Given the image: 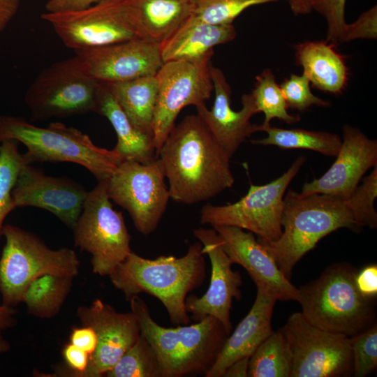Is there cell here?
<instances>
[{
    "label": "cell",
    "instance_id": "obj_31",
    "mask_svg": "<svg viewBox=\"0 0 377 377\" xmlns=\"http://www.w3.org/2000/svg\"><path fill=\"white\" fill-rule=\"evenodd\" d=\"M250 94L258 113L263 112L265 114L264 121L260 125V131L269 126L272 119L277 118L289 124L300 120V115L288 112V104L271 69L266 68L256 77L254 88Z\"/></svg>",
    "mask_w": 377,
    "mask_h": 377
},
{
    "label": "cell",
    "instance_id": "obj_47",
    "mask_svg": "<svg viewBox=\"0 0 377 377\" xmlns=\"http://www.w3.org/2000/svg\"><path fill=\"white\" fill-rule=\"evenodd\" d=\"M292 13L295 15H306L312 11L311 0H286Z\"/></svg>",
    "mask_w": 377,
    "mask_h": 377
},
{
    "label": "cell",
    "instance_id": "obj_14",
    "mask_svg": "<svg viewBox=\"0 0 377 377\" xmlns=\"http://www.w3.org/2000/svg\"><path fill=\"white\" fill-rule=\"evenodd\" d=\"M211 64V59L170 61L164 62L157 71L158 95L152 125L156 154L180 111L188 105L205 103L210 98L214 91Z\"/></svg>",
    "mask_w": 377,
    "mask_h": 377
},
{
    "label": "cell",
    "instance_id": "obj_19",
    "mask_svg": "<svg viewBox=\"0 0 377 377\" xmlns=\"http://www.w3.org/2000/svg\"><path fill=\"white\" fill-rule=\"evenodd\" d=\"M336 160L318 179L305 183L301 196L325 194L347 200L355 191L365 172L377 165V142L357 128L345 125Z\"/></svg>",
    "mask_w": 377,
    "mask_h": 377
},
{
    "label": "cell",
    "instance_id": "obj_45",
    "mask_svg": "<svg viewBox=\"0 0 377 377\" xmlns=\"http://www.w3.org/2000/svg\"><path fill=\"white\" fill-rule=\"evenodd\" d=\"M250 357H246L236 360L226 370L223 376L225 377H246L249 373Z\"/></svg>",
    "mask_w": 377,
    "mask_h": 377
},
{
    "label": "cell",
    "instance_id": "obj_44",
    "mask_svg": "<svg viewBox=\"0 0 377 377\" xmlns=\"http://www.w3.org/2000/svg\"><path fill=\"white\" fill-rule=\"evenodd\" d=\"M20 0H0V32L3 31L17 13Z\"/></svg>",
    "mask_w": 377,
    "mask_h": 377
},
{
    "label": "cell",
    "instance_id": "obj_2",
    "mask_svg": "<svg viewBox=\"0 0 377 377\" xmlns=\"http://www.w3.org/2000/svg\"><path fill=\"white\" fill-rule=\"evenodd\" d=\"M201 243L191 244L181 257L161 256L155 259L131 253L109 275L114 287L128 301L145 293L165 306L174 324L190 322L185 302L189 292L200 287L206 277V264Z\"/></svg>",
    "mask_w": 377,
    "mask_h": 377
},
{
    "label": "cell",
    "instance_id": "obj_5",
    "mask_svg": "<svg viewBox=\"0 0 377 377\" xmlns=\"http://www.w3.org/2000/svg\"><path fill=\"white\" fill-rule=\"evenodd\" d=\"M357 272L348 263H334L318 278L300 286L297 302L304 319L320 329L348 337L376 323V299L359 292Z\"/></svg>",
    "mask_w": 377,
    "mask_h": 377
},
{
    "label": "cell",
    "instance_id": "obj_23",
    "mask_svg": "<svg viewBox=\"0 0 377 377\" xmlns=\"http://www.w3.org/2000/svg\"><path fill=\"white\" fill-rule=\"evenodd\" d=\"M237 35L232 24H212L188 17L160 43L163 62L199 61L211 59L216 45L232 40Z\"/></svg>",
    "mask_w": 377,
    "mask_h": 377
},
{
    "label": "cell",
    "instance_id": "obj_6",
    "mask_svg": "<svg viewBox=\"0 0 377 377\" xmlns=\"http://www.w3.org/2000/svg\"><path fill=\"white\" fill-rule=\"evenodd\" d=\"M0 138L23 144L29 164L73 163L84 167L98 181L108 179L122 161L114 149L98 147L87 134L60 122L39 127L22 117L0 115Z\"/></svg>",
    "mask_w": 377,
    "mask_h": 377
},
{
    "label": "cell",
    "instance_id": "obj_13",
    "mask_svg": "<svg viewBox=\"0 0 377 377\" xmlns=\"http://www.w3.org/2000/svg\"><path fill=\"white\" fill-rule=\"evenodd\" d=\"M279 330L292 354L290 377L353 376L350 337L311 325L301 312L291 314Z\"/></svg>",
    "mask_w": 377,
    "mask_h": 377
},
{
    "label": "cell",
    "instance_id": "obj_10",
    "mask_svg": "<svg viewBox=\"0 0 377 377\" xmlns=\"http://www.w3.org/2000/svg\"><path fill=\"white\" fill-rule=\"evenodd\" d=\"M304 161V156L297 157L286 172L267 184H251L247 193L236 202L205 205L200 210V223L235 226L257 235L258 241H276L282 233L285 192Z\"/></svg>",
    "mask_w": 377,
    "mask_h": 377
},
{
    "label": "cell",
    "instance_id": "obj_30",
    "mask_svg": "<svg viewBox=\"0 0 377 377\" xmlns=\"http://www.w3.org/2000/svg\"><path fill=\"white\" fill-rule=\"evenodd\" d=\"M292 367L289 346L279 330L273 331L250 357L248 376L290 377Z\"/></svg>",
    "mask_w": 377,
    "mask_h": 377
},
{
    "label": "cell",
    "instance_id": "obj_11",
    "mask_svg": "<svg viewBox=\"0 0 377 377\" xmlns=\"http://www.w3.org/2000/svg\"><path fill=\"white\" fill-rule=\"evenodd\" d=\"M165 179L157 158L147 163L123 161L107 179L109 198L128 212L143 235L157 228L166 210L170 196Z\"/></svg>",
    "mask_w": 377,
    "mask_h": 377
},
{
    "label": "cell",
    "instance_id": "obj_16",
    "mask_svg": "<svg viewBox=\"0 0 377 377\" xmlns=\"http://www.w3.org/2000/svg\"><path fill=\"white\" fill-rule=\"evenodd\" d=\"M75 52L83 70L102 83L154 75L163 64L160 44L143 38Z\"/></svg>",
    "mask_w": 377,
    "mask_h": 377
},
{
    "label": "cell",
    "instance_id": "obj_38",
    "mask_svg": "<svg viewBox=\"0 0 377 377\" xmlns=\"http://www.w3.org/2000/svg\"><path fill=\"white\" fill-rule=\"evenodd\" d=\"M346 0H311L312 10L320 14L327 24L326 40L337 44L344 31L346 22L345 20V6Z\"/></svg>",
    "mask_w": 377,
    "mask_h": 377
},
{
    "label": "cell",
    "instance_id": "obj_24",
    "mask_svg": "<svg viewBox=\"0 0 377 377\" xmlns=\"http://www.w3.org/2000/svg\"><path fill=\"white\" fill-rule=\"evenodd\" d=\"M327 40L304 41L294 46L295 60L313 87L340 94L348 80V68L343 57Z\"/></svg>",
    "mask_w": 377,
    "mask_h": 377
},
{
    "label": "cell",
    "instance_id": "obj_46",
    "mask_svg": "<svg viewBox=\"0 0 377 377\" xmlns=\"http://www.w3.org/2000/svg\"><path fill=\"white\" fill-rule=\"evenodd\" d=\"M17 311L12 306L0 304V330H7L17 325Z\"/></svg>",
    "mask_w": 377,
    "mask_h": 377
},
{
    "label": "cell",
    "instance_id": "obj_39",
    "mask_svg": "<svg viewBox=\"0 0 377 377\" xmlns=\"http://www.w3.org/2000/svg\"><path fill=\"white\" fill-rule=\"evenodd\" d=\"M377 38V7L375 5L362 13L353 23L346 24L340 43L356 39Z\"/></svg>",
    "mask_w": 377,
    "mask_h": 377
},
{
    "label": "cell",
    "instance_id": "obj_34",
    "mask_svg": "<svg viewBox=\"0 0 377 377\" xmlns=\"http://www.w3.org/2000/svg\"><path fill=\"white\" fill-rule=\"evenodd\" d=\"M281 0H191L189 18L212 24H232L245 9Z\"/></svg>",
    "mask_w": 377,
    "mask_h": 377
},
{
    "label": "cell",
    "instance_id": "obj_18",
    "mask_svg": "<svg viewBox=\"0 0 377 377\" xmlns=\"http://www.w3.org/2000/svg\"><path fill=\"white\" fill-rule=\"evenodd\" d=\"M88 191L64 177L47 175L40 168L25 165L12 191L15 207L45 209L73 229L82 211Z\"/></svg>",
    "mask_w": 377,
    "mask_h": 377
},
{
    "label": "cell",
    "instance_id": "obj_4",
    "mask_svg": "<svg viewBox=\"0 0 377 377\" xmlns=\"http://www.w3.org/2000/svg\"><path fill=\"white\" fill-rule=\"evenodd\" d=\"M281 223L278 239L258 242L289 280L295 265L323 237L340 228H360L343 200L321 193L301 196L293 190L284 196Z\"/></svg>",
    "mask_w": 377,
    "mask_h": 377
},
{
    "label": "cell",
    "instance_id": "obj_33",
    "mask_svg": "<svg viewBox=\"0 0 377 377\" xmlns=\"http://www.w3.org/2000/svg\"><path fill=\"white\" fill-rule=\"evenodd\" d=\"M105 376L108 377H161L157 355L141 334L117 360Z\"/></svg>",
    "mask_w": 377,
    "mask_h": 377
},
{
    "label": "cell",
    "instance_id": "obj_3",
    "mask_svg": "<svg viewBox=\"0 0 377 377\" xmlns=\"http://www.w3.org/2000/svg\"><path fill=\"white\" fill-rule=\"evenodd\" d=\"M143 336L154 348L161 377H182L205 373L212 367L229 335L223 325L207 316L193 325L164 327L151 317L138 295L128 300Z\"/></svg>",
    "mask_w": 377,
    "mask_h": 377
},
{
    "label": "cell",
    "instance_id": "obj_15",
    "mask_svg": "<svg viewBox=\"0 0 377 377\" xmlns=\"http://www.w3.org/2000/svg\"><path fill=\"white\" fill-rule=\"evenodd\" d=\"M193 235L201 243L202 251L207 254L212 265L208 289L201 297H187L185 306L187 313L196 320L209 316L219 320L228 334L232 330L230 309L232 300H240L242 279L240 273L232 269V263L222 246L221 239L212 228H198Z\"/></svg>",
    "mask_w": 377,
    "mask_h": 377
},
{
    "label": "cell",
    "instance_id": "obj_32",
    "mask_svg": "<svg viewBox=\"0 0 377 377\" xmlns=\"http://www.w3.org/2000/svg\"><path fill=\"white\" fill-rule=\"evenodd\" d=\"M15 140H4L0 144V239L6 216L16 207L12 191L23 167L29 164L24 154L18 149Z\"/></svg>",
    "mask_w": 377,
    "mask_h": 377
},
{
    "label": "cell",
    "instance_id": "obj_17",
    "mask_svg": "<svg viewBox=\"0 0 377 377\" xmlns=\"http://www.w3.org/2000/svg\"><path fill=\"white\" fill-rule=\"evenodd\" d=\"M77 316L82 325L91 327L97 337L96 349L89 357L84 377L105 374L140 335L132 311L119 312L98 298L88 306H80Z\"/></svg>",
    "mask_w": 377,
    "mask_h": 377
},
{
    "label": "cell",
    "instance_id": "obj_41",
    "mask_svg": "<svg viewBox=\"0 0 377 377\" xmlns=\"http://www.w3.org/2000/svg\"><path fill=\"white\" fill-rule=\"evenodd\" d=\"M355 284L359 292L365 297L376 299L377 296V265L370 264L357 272Z\"/></svg>",
    "mask_w": 377,
    "mask_h": 377
},
{
    "label": "cell",
    "instance_id": "obj_26",
    "mask_svg": "<svg viewBox=\"0 0 377 377\" xmlns=\"http://www.w3.org/2000/svg\"><path fill=\"white\" fill-rule=\"evenodd\" d=\"M102 84L96 112L106 117L116 132L117 142L114 149L122 161L147 163L157 158L152 137L132 124L108 87Z\"/></svg>",
    "mask_w": 377,
    "mask_h": 377
},
{
    "label": "cell",
    "instance_id": "obj_36",
    "mask_svg": "<svg viewBox=\"0 0 377 377\" xmlns=\"http://www.w3.org/2000/svg\"><path fill=\"white\" fill-rule=\"evenodd\" d=\"M353 376L365 377L377 367V325L350 337Z\"/></svg>",
    "mask_w": 377,
    "mask_h": 377
},
{
    "label": "cell",
    "instance_id": "obj_1",
    "mask_svg": "<svg viewBox=\"0 0 377 377\" xmlns=\"http://www.w3.org/2000/svg\"><path fill=\"white\" fill-rule=\"evenodd\" d=\"M170 198L193 205L208 200L235 183L230 159L198 114L172 128L157 152Z\"/></svg>",
    "mask_w": 377,
    "mask_h": 377
},
{
    "label": "cell",
    "instance_id": "obj_8",
    "mask_svg": "<svg viewBox=\"0 0 377 377\" xmlns=\"http://www.w3.org/2000/svg\"><path fill=\"white\" fill-rule=\"evenodd\" d=\"M102 84L83 70L75 56L41 71L24 100L36 120L68 118L96 112Z\"/></svg>",
    "mask_w": 377,
    "mask_h": 377
},
{
    "label": "cell",
    "instance_id": "obj_21",
    "mask_svg": "<svg viewBox=\"0 0 377 377\" xmlns=\"http://www.w3.org/2000/svg\"><path fill=\"white\" fill-rule=\"evenodd\" d=\"M210 73L214 84V104L211 110L205 103L197 105V114L232 158L246 138L260 131V125L250 121L258 111L250 94L242 96V108L233 110L230 106V87L223 71L211 64Z\"/></svg>",
    "mask_w": 377,
    "mask_h": 377
},
{
    "label": "cell",
    "instance_id": "obj_28",
    "mask_svg": "<svg viewBox=\"0 0 377 377\" xmlns=\"http://www.w3.org/2000/svg\"><path fill=\"white\" fill-rule=\"evenodd\" d=\"M73 279L45 274L31 282L22 298L28 313L39 318L58 314L71 293Z\"/></svg>",
    "mask_w": 377,
    "mask_h": 377
},
{
    "label": "cell",
    "instance_id": "obj_43",
    "mask_svg": "<svg viewBox=\"0 0 377 377\" xmlns=\"http://www.w3.org/2000/svg\"><path fill=\"white\" fill-rule=\"evenodd\" d=\"M105 0H49L45 4L48 13L72 11L88 8Z\"/></svg>",
    "mask_w": 377,
    "mask_h": 377
},
{
    "label": "cell",
    "instance_id": "obj_25",
    "mask_svg": "<svg viewBox=\"0 0 377 377\" xmlns=\"http://www.w3.org/2000/svg\"><path fill=\"white\" fill-rule=\"evenodd\" d=\"M141 38L161 43L191 14V0H127Z\"/></svg>",
    "mask_w": 377,
    "mask_h": 377
},
{
    "label": "cell",
    "instance_id": "obj_12",
    "mask_svg": "<svg viewBox=\"0 0 377 377\" xmlns=\"http://www.w3.org/2000/svg\"><path fill=\"white\" fill-rule=\"evenodd\" d=\"M41 17L75 51L141 38L127 0H105L81 10L46 12Z\"/></svg>",
    "mask_w": 377,
    "mask_h": 377
},
{
    "label": "cell",
    "instance_id": "obj_40",
    "mask_svg": "<svg viewBox=\"0 0 377 377\" xmlns=\"http://www.w3.org/2000/svg\"><path fill=\"white\" fill-rule=\"evenodd\" d=\"M62 355L72 376L84 377L89 362L88 353L69 343L63 348Z\"/></svg>",
    "mask_w": 377,
    "mask_h": 377
},
{
    "label": "cell",
    "instance_id": "obj_22",
    "mask_svg": "<svg viewBox=\"0 0 377 377\" xmlns=\"http://www.w3.org/2000/svg\"><path fill=\"white\" fill-rule=\"evenodd\" d=\"M276 299L267 290L257 287L255 301L246 316L228 335L206 377L223 376L228 367L237 360L251 357L260 344L272 332V317Z\"/></svg>",
    "mask_w": 377,
    "mask_h": 377
},
{
    "label": "cell",
    "instance_id": "obj_29",
    "mask_svg": "<svg viewBox=\"0 0 377 377\" xmlns=\"http://www.w3.org/2000/svg\"><path fill=\"white\" fill-rule=\"evenodd\" d=\"M267 137L252 140L254 145H274L281 149H304L319 152L327 156H336L342 139L335 133L309 131L302 128H281L269 125L262 129Z\"/></svg>",
    "mask_w": 377,
    "mask_h": 377
},
{
    "label": "cell",
    "instance_id": "obj_48",
    "mask_svg": "<svg viewBox=\"0 0 377 377\" xmlns=\"http://www.w3.org/2000/svg\"><path fill=\"white\" fill-rule=\"evenodd\" d=\"M10 348V343L3 337L1 330H0V353H6L8 351Z\"/></svg>",
    "mask_w": 377,
    "mask_h": 377
},
{
    "label": "cell",
    "instance_id": "obj_27",
    "mask_svg": "<svg viewBox=\"0 0 377 377\" xmlns=\"http://www.w3.org/2000/svg\"><path fill=\"white\" fill-rule=\"evenodd\" d=\"M104 84L132 124L153 138L152 125L158 95L156 75Z\"/></svg>",
    "mask_w": 377,
    "mask_h": 377
},
{
    "label": "cell",
    "instance_id": "obj_9",
    "mask_svg": "<svg viewBox=\"0 0 377 377\" xmlns=\"http://www.w3.org/2000/svg\"><path fill=\"white\" fill-rule=\"evenodd\" d=\"M72 230L75 246L91 255L96 274L109 276L132 251L123 214L113 208L108 194L107 179L88 191Z\"/></svg>",
    "mask_w": 377,
    "mask_h": 377
},
{
    "label": "cell",
    "instance_id": "obj_7",
    "mask_svg": "<svg viewBox=\"0 0 377 377\" xmlns=\"http://www.w3.org/2000/svg\"><path fill=\"white\" fill-rule=\"evenodd\" d=\"M6 243L0 256V294L2 304L14 307L22 302L24 293L36 279L45 274L75 278L80 260L67 247L52 249L36 235L5 224Z\"/></svg>",
    "mask_w": 377,
    "mask_h": 377
},
{
    "label": "cell",
    "instance_id": "obj_37",
    "mask_svg": "<svg viewBox=\"0 0 377 377\" xmlns=\"http://www.w3.org/2000/svg\"><path fill=\"white\" fill-rule=\"evenodd\" d=\"M288 108L298 111H305L311 106L327 107L330 105L327 101L315 96L311 91L310 81L302 73L291 74L280 85Z\"/></svg>",
    "mask_w": 377,
    "mask_h": 377
},
{
    "label": "cell",
    "instance_id": "obj_49",
    "mask_svg": "<svg viewBox=\"0 0 377 377\" xmlns=\"http://www.w3.org/2000/svg\"><path fill=\"white\" fill-rule=\"evenodd\" d=\"M1 142H2V141H1V138H0V144H1Z\"/></svg>",
    "mask_w": 377,
    "mask_h": 377
},
{
    "label": "cell",
    "instance_id": "obj_20",
    "mask_svg": "<svg viewBox=\"0 0 377 377\" xmlns=\"http://www.w3.org/2000/svg\"><path fill=\"white\" fill-rule=\"evenodd\" d=\"M212 228L219 235L223 249L232 264L244 267L256 287L265 289L276 300L297 302L298 288L283 275L274 259L252 232L230 226Z\"/></svg>",
    "mask_w": 377,
    "mask_h": 377
},
{
    "label": "cell",
    "instance_id": "obj_42",
    "mask_svg": "<svg viewBox=\"0 0 377 377\" xmlns=\"http://www.w3.org/2000/svg\"><path fill=\"white\" fill-rule=\"evenodd\" d=\"M69 339L71 343L88 353L89 357L96 349L97 337L94 330L89 326L74 327Z\"/></svg>",
    "mask_w": 377,
    "mask_h": 377
},
{
    "label": "cell",
    "instance_id": "obj_35",
    "mask_svg": "<svg viewBox=\"0 0 377 377\" xmlns=\"http://www.w3.org/2000/svg\"><path fill=\"white\" fill-rule=\"evenodd\" d=\"M377 196V165L367 176L353 193L343 200L357 224L370 228L377 227V213L374 201Z\"/></svg>",
    "mask_w": 377,
    "mask_h": 377
}]
</instances>
